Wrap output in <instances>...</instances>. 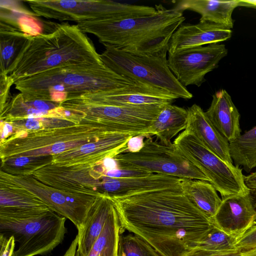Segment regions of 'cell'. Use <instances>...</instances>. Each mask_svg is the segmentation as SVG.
Segmentation results:
<instances>
[{
    "label": "cell",
    "instance_id": "cell-1",
    "mask_svg": "<svg viewBox=\"0 0 256 256\" xmlns=\"http://www.w3.org/2000/svg\"><path fill=\"white\" fill-rule=\"evenodd\" d=\"M122 231L144 240L160 256H182L206 236L212 218L194 206L182 188L110 196Z\"/></svg>",
    "mask_w": 256,
    "mask_h": 256
},
{
    "label": "cell",
    "instance_id": "cell-2",
    "mask_svg": "<svg viewBox=\"0 0 256 256\" xmlns=\"http://www.w3.org/2000/svg\"><path fill=\"white\" fill-rule=\"evenodd\" d=\"M103 63L92 42L77 24H58L50 33L28 36L8 75L16 81L60 67Z\"/></svg>",
    "mask_w": 256,
    "mask_h": 256
},
{
    "label": "cell",
    "instance_id": "cell-3",
    "mask_svg": "<svg viewBox=\"0 0 256 256\" xmlns=\"http://www.w3.org/2000/svg\"><path fill=\"white\" fill-rule=\"evenodd\" d=\"M156 12L120 20L85 22L77 25L84 33L96 36L109 46L138 56H149L166 48L185 20L182 12L156 5Z\"/></svg>",
    "mask_w": 256,
    "mask_h": 256
},
{
    "label": "cell",
    "instance_id": "cell-4",
    "mask_svg": "<svg viewBox=\"0 0 256 256\" xmlns=\"http://www.w3.org/2000/svg\"><path fill=\"white\" fill-rule=\"evenodd\" d=\"M142 84L118 74L103 63L64 66L14 84L15 88L28 98L60 104L88 94L119 90Z\"/></svg>",
    "mask_w": 256,
    "mask_h": 256
},
{
    "label": "cell",
    "instance_id": "cell-5",
    "mask_svg": "<svg viewBox=\"0 0 256 256\" xmlns=\"http://www.w3.org/2000/svg\"><path fill=\"white\" fill-rule=\"evenodd\" d=\"M110 132L102 124L84 118L79 124L12 134L0 140L1 161L20 156H54L94 142Z\"/></svg>",
    "mask_w": 256,
    "mask_h": 256
},
{
    "label": "cell",
    "instance_id": "cell-6",
    "mask_svg": "<svg viewBox=\"0 0 256 256\" xmlns=\"http://www.w3.org/2000/svg\"><path fill=\"white\" fill-rule=\"evenodd\" d=\"M100 54L104 64L115 72L170 94L188 100L192 94L176 79L170 70L166 54L168 48L149 56H138L114 47L104 46Z\"/></svg>",
    "mask_w": 256,
    "mask_h": 256
},
{
    "label": "cell",
    "instance_id": "cell-7",
    "mask_svg": "<svg viewBox=\"0 0 256 256\" xmlns=\"http://www.w3.org/2000/svg\"><path fill=\"white\" fill-rule=\"evenodd\" d=\"M66 220L52 210L29 218L0 216V236H12L18 242L12 256H46L62 242Z\"/></svg>",
    "mask_w": 256,
    "mask_h": 256
},
{
    "label": "cell",
    "instance_id": "cell-8",
    "mask_svg": "<svg viewBox=\"0 0 256 256\" xmlns=\"http://www.w3.org/2000/svg\"><path fill=\"white\" fill-rule=\"evenodd\" d=\"M38 16L77 24L90 21L120 20L150 16L156 12L150 6L110 0H25Z\"/></svg>",
    "mask_w": 256,
    "mask_h": 256
},
{
    "label": "cell",
    "instance_id": "cell-9",
    "mask_svg": "<svg viewBox=\"0 0 256 256\" xmlns=\"http://www.w3.org/2000/svg\"><path fill=\"white\" fill-rule=\"evenodd\" d=\"M175 148L198 168L210 180L224 199L250 193L244 182L242 169L230 164L205 146L192 132L184 130L172 143Z\"/></svg>",
    "mask_w": 256,
    "mask_h": 256
},
{
    "label": "cell",
    "instance_id": "cell-10",
    "mask_svg": "<svg viewBox=\"0 0 256 256\" xmlns=\"http://www.w3.org/2000/svg\"><path fill=\"white\" fill-rule=\"evenodd\" d=\"M118 168L146 171L179 178L196 179L210 182L209 179L174 146L154 141H144L136 152H124L114 157Z\"/></svg>",
    "mask_w": 256,
    "mask_h": 256
},
{
    "label": "cell",
    "instance_id": "cell-11",
    "mask_svg": "<svg viewBox=\"0 0 256 256\" xmlns=\"http://www.w3.org/2000/svg\"><path fill=\"white\" fill-rule=\"evenodd\" d=\"M166 104L122 106L65 101L60 105L66 108L81 112L84 118L100 123L110 132L148 138V128Z\"/></svg>",
    "mask_w": 256,
    "mask_h": 256
},
{
    "label": "cell",
    "instance_id": "cell-12",
    "mask_svg": "<svg viewBox=\"0 0 256 256\" xmlns=\"http://www.w3.org/2000/svg\"><path fill=\"white\" fill-rule=\"evenodd\" d=\"M0 176L34 194L50 210L70 220L78 231L97 196L66 192L46 184L32 175L14 176L0 170Z\"/></svg>",
    "mask_w": 256,
    "mask_h": 256
},
{
    "label": "cell",
    "instance_id": "cell-13",
    "mask_svg": "<svg viewBox=\"0 0 256 256\" xmlns=\"http://www.w3.org/2000/svg\"><path fill=\"white\" fill-rule=\"evenodd\" d=\"M228 54L224 44L214 43L168 53V62L184 87L200 86L206 80V75L216 68Z\"/></svg>",
    "mask_w": 256,
    "mask_h": 256
},
{
    "label": "cell",
    "instance_id": "cell-14",
    "mask_svg": "<svg viewBox=\"0 0 256 256\" xmlns=\"http://www.w3.org/2000/svg\"><path fill=\"white\" fill-rule=\"evenodd\" d=\"M133 137L120 132L108 134L98 140L52 156V164L58 166L85 165L99 162L126 152Z\"/></svg>",
    "mask_w": 256,
    "mask_h": 256
},
{
    "label": "cell",
    "instance_id": "cell-15",
    "mask_svg": "<svg viewBox=\"0 0 256 256\" xmlns=\"http://www.w3.org/2000/svg\"><path fill=\"white\" fill-rule=\"evenodd\" d=\"M177 98L170 94L142 84L119 90L88 94L67 100L86 104L124 106L172 104Z\"/></svg>",
    "mask_w": 256,
    "mask_h": 256
},
{
    "label": "cell",
    "instance_id": "cell-16",
    "mask_svg": "<svg viewBox=\"0 0 256 256\" xmlns=\"http://www.w3.org/2000/svg\"><path fill=\"white\" fill-rule=\"evenodd\" d=\"M212 218L214 226L238 240L256 222V208L250 192L222 199Z\"/></svg>",
    "mask_w": 256,
    "mask_h": 256
},
{
    "label": "cell",
    "instance_id": "cell-17",
    "mask_svg": "<svg viewBox=\"0 0 256 256\" xmlns=\"http://www.w3.org/2000/svg\"><path fill=\"white\" fill-rule=\"evenodd\" d=\"M50 210L38 198L0 176V216L13 218L35 216Z\"/></svg>",
    "mask_w": 256,
    "mask_h": 256
},
{
    "label": "cell",
    "instance_id": "cell-18",
    "mask_svg": "<svg viewBox=\"0 0 256 256\" xmlns=\"http://www.w3.org/2000/svg\"><path fill=\"white\" fill-rule=\"evenodd\" d=\"M232 34L231 29L210 22L181 24L172 36L168 53L206 44L218 43L230 39Z\"/></svg>",
    "mask_w": 256,
    "mask_h": 256
},
{
    "label": "cell",
    "instance_id": "cell-19",
    "mask_svg": "<svg viewBox=\"0 0 256 256\" xmlns=\"http://www.w3.org/2000/svg\"><path fill=\"white\" fill-rule=\"evenodd\" d=\"M186 130L194 134L208 148L227 163L233 164L229 142L210 122L206 112L198 104L188 108Z\"/></svg>",
    "mask_w": 256,
    "mask_h": 256
},
{
    "label": "cell",
    "instance_id": "cell-20",
    "mask_svg": "<svg viewBox=\"0 0 256 256\" xmlns=\"http://www.w3.org/2000/svg\"><path fill=\"white\" fill-rule=\"evenodd\" d=\"M180 186L181 178L158 174L124 178H106L102 186L101 194H108L110 196H122Z\"/></svg>",
    "mask_w": 256,
    "mask_h": 256
},
{
    "label": "cell",
    "instance_id": "cell-21",
    "mask_svg": "<svg viewBox=\"0 0 256 256\" xmlns=\"http://www.w3.org/2000/svg\"><path fill=\"white\" fill-rule=\"evenodd\" d=\"M114 205L108 194L96 196L89 210L80 230L78 231V243L75 256H88L101 234Z\"/></svg>",
    "mask_w": 256,
    "mask_h": 256
},
{
    "label": "cell",
    "instance_id": "cell-22",
    "mask_svg": "<svg viewBox=\"0 0 256 256\" xmlns=\"http://www.w3.org/2000/svg\"><path fill=\"white\" fill-rule=\"evenodd\" d=\"M205 112L214 126L229 142L241 135L240 114L226 90L221 89L213 94L210 105Z\"/></svg>",
    "mask_w": 256,
    "mask_h": 256
},
{
    "label": "cell",
    "instance_id": "cell-23",
    "mask_svg": "<svg viewBox=\"0 0 256 256\" xmlns=\"http://www.w3.org/2000/svg\"><path fill=\"white\" fill-rule=\"evenodd\" d=\"M60 104L51 100L28 98L20 92L10 98L0 110V121L49 116L64 118L60 111Z\"/></svg>",
    "mask_w": 256,
    "mask_h": 256
},
{
    "label": "cell",
    "instance_id": "cell-24",
    "mask_svg": "<svg viewBox=\"0 0 256 256\" xmlns=\"http://www.w3.org/2000/svg\"><path fill=\"white\" fill-rule=\"evenodd\" d=\"M238 6V0H184L177 2L174 8L182 12L186 10L198 13L200 22H210L222 25L228 28L234 27L232 14Z\"/></svg>",
    "mask_w": 256,
    "mask_h": 256
},
{
    "label": "cell",
    "instance_id": "cell-25",
    "mask_svg": "<svg viewBox=\"0 0 256 256\" xmlns=\"http://www.w3.org/2000/svg\"><path fill=\"white\" fill-rule=\"evenodd\" d=\"M188 119L187 109L167 104L148 128V136H155L160 144L170 146L172 144V139L180 132L186 130Z\"/></svg>",
    "mask_w": 256,
    "mask_h": 256
},
{
    "label": "cell",
    "instance_id": "cell-26",
    "mask_svg": "<svg viewBox=\"0 0 256 256\" xmlns=\"http://www.w3.org/2000/svg\"><path fill=\"white\" fill-rule=\"evenodd\" d=\"M28 35L18 24L0 18V73L8 74L10 69L26 44Z\"/></svg>",
    "mask_w": 256,
    "mask_h": 256
},
{
    "label": "cell",
    "instance_id": "cell-27",
    "mask_svg": "<svg viewBox=\"0 0 256 256\" xmlns=\"http://www.w3.org/2000/svg\"><path fill=\"white\" fill-rule=\"evenodd\" d=\"M184 194L198 209L210 218L216 214L222 202L214 187L200 180L181 178Z\"/></svg>",
    "mask_w": 256,
    "mask_h": 256
},
{
    "label": "cell",
    "instance_id": "cell-28",
    "mask_svg": "<svg viewBox=\"0 0 256 256\" xmlns=\"http://www.w3.org/2000/svg\"><path fill=\"white\" fill-rule=\"evenodd\" d=\"M122 232L118 216L114 206L103 230L88 256H118V244Z\"/></svg>",
    "mask_w": 256,
    "mask_h": 256
},
{
    "label": "cell",
    "instance_id": "cell-29",
    "mask_svg": "<svg viewBox=\"0 0 256 256\" xmlns=\"http://www.w3.org/2000/svg\"><path fill=\"white\" fill-rule=\"evenodd\" d=\"M229 146L234 166H242L248 172L256 168V126L230 142Z\"/></svg>",
    "mask_w": 256,
    "mask_h": 256
},
{
    "label": "cell",
    "instance_id": "cell-30",
    "mask_svg": "<svg viewBox=\"0 0 256 256\" xmlns=\"http://www.w3.org/2000/svg\"><path fill=\"white\" fill-rule=\"evenodd\" d=\"M52 156L12 157L1 161L0 170L14 176L32 175L38 169L52 164Z\"/></svg>",
    "mask_w": 256,
    "mask_h": 256
},
{
    "label": "cell",
    "instance_id": "cell-31",
    "mask_svg": "<svg viewBox=\"0 0 256 256\" xmlns=\"http://www.w3.org/2000/svg\"><path fill=\"white\" fill-rule=\"evenodd\" d=\"M6 122L12 126V134L18 132H32L42 129L78 124L68 119L50 116L30 118Z\"/></svg>",
    "mask_w": 256,
    "mask_h": 256
},
{
    "label": "cell",
    "instance_id": "cell-32",
    "mask_svg": "<svg viewBox=\"0 0 256 256\" xmlns=\"http://www.w3.org/2000/svg\"><path fill=\"white\" fill-rule=\"evenodd\" d=\"M236 240L214 226L206 236L198 244L196 248L216 252H229L238 250Z\"/></svg>",
    "mask_w": 256,
    "mask_h": 256
},
{
    "label": "cell",
    "instance_id": "cell-33",
    "mask_svg": "<svg viewBox=\"0 0 256 256\" xmlns=\"http://www.w3.org/2000/svg\"><path fill=\"white\" fill-rule=\"evenodd\" d=\"M118 254V256H160L149 244L133 234L120 236Z\"/></svg>",
    "mask_w": 256,
    "mask_h": 256
},
{
    "label": "cell",
    "instance_id": "cell-34",
    "mask_svg": "<svg viewBox=\"0 0 256 256\" xmlns=\"http://www.w3.org/2000/svg\"><path fill=\"white\" fill-rule=\"evenodd\" d=\"M102 169L103 176L110 178H130L141 177L148 176L152 173L141 170L114 168L106 169L100 161Z\"/></svg>",
    "mask_w": 256,
    "mask_h": 256
},
{
    "label": "cell",
    "instance_id": "cell-35",
    "mask_svg": "<svg viewBox=\"0 0 256 256\" xmlns=\"http://www.w3.org/2000/svg\"><path fill=\"white\" fill-rule=\"evenodd\" d=\"M256 208V196H252ZM237 249L241 252L256 248V222L236 242Z\"/></svg>",
    "mask_w": 256,
    "mask_h": 256
},
{
    "label": "cell",
    "instance_id": "cell-36",
    "mask_svg": "<svg viewBox=\"0 0 256 256\" xmlns=\"http://www.w3.org/2000/svg\"><path fill=\"white\" fill-rule=\"evenodd\" d=\"M14 82L11 77L6 74L0 73V108L2 109L10 98V90Z\"/></svg>",
    "mask_w": 256,
    "mask_h": 256
},
{
    "label": "cell",
    "instance_id": "cell-37",
    "mask_svg": "<svg viewBox=\"0 0 256 256\" xmlns=\"http://www.w3.org/2000/svg\"><path fill=\"white\" fill-rule=\"evenodd\" d=\"M182 256H242L238 250L229 252L210 251L194 248Z\"/></svg>",
    "mask_w": 256,
    "mask_h": 256
},
{
    "label": "cell",
    "instance_id": "cell-38",
    "mask_svg": "<svg viewBox=\"0 0 256 256\" xmlns=\"http://www.w3.org/2000/svg\"><path fill=\"white\" fill-rule=\"evenodd\" d=\"M15 246L16 241L14 236L6 238L0 236V256H12Z\"/></svg>",
    "mask_w": 256,
    "mask_h": 256
},
{
    "label": "cell",
    "instance_id": "cell-39",
    "mask_svg": "<svg viewBox=\"0 0 256 256\" xmlns=\"http://www.w3.org/2000/svg\"><path fill=\"white\" fill-rule=\"evenodd\" d=\"M144 136H133L128 141L126 152H136L140 150L144 144Z\"/></svg>",
    "mask_w": 256,
    "mask_h": 256
},
{
    "label": "cell",
    "instance_id": "cell-40",
    "mask_svg": "<svg viewBox=\"0 0 256 256\" xmlns=\"http://www.w3.org/2000/svg\"><path fill=\"white\" fill-rule=\"evenodd\" d=\"M244 182L252 196H256V171L244 176Z\"/></svg>",
    "mask_w": 256,
    "mask_h": 256
},
{
    "label": "cell",
    "instance_id": "cell-41",
    "mask_svg": "<svg viewBox=\"0 0 256 256\" xmlns=\"http://www.w3.org/2000/svg\"><path fill=\"white\" fill-rule=\"evenodd\" d=\"M78 243V236L72 240L68 248L62 256H73L76 254Z\"/></svg>",
    "mask_w": 256,
    "mask_h": 256
},
{
    "label": "cell",
    "instance_id": "cell-42",
    "mask_svg": "<svg viewBox=\"0 0 256 256\" xmlns=\"http://www.w3.org/2000/svg\"><path fill=\"white\" fill-rule=\"evenodd\" d=\"M245 6L256 9V0H238V6Z\"/></svg>",
    "mask_w": 256,
    "mask_h": 256
},
{
    "label": "cell",
    "instance_id": "cell-43",
    "mask_svg": "<svg viewBox=\"0 0 256 256\" xmlns=\"http://www.w3.org/2000/svg\"><path fill=\"white\" fill-rule=\"evenodd\" d=\"M242 256H256V248L242 252Z\"/></svg>",
    "mask_w": 256,
    "mask_h": 256
},
{
    "label": "cell",
    "instance_id": "cell-44",
    "mask_svg": "<svg viewBox=\"0 0 256 256\" xmlns=\"http://www.w3.org/2000/svg\"><path fill=\"white\" fill-rule=\"evenodd\" d=\"M76 255V254H75ZM75 255L73 256H75Z\"/></svg>",
    "mask_w": 256,
    "mask_h": 256
}]
</instances>
